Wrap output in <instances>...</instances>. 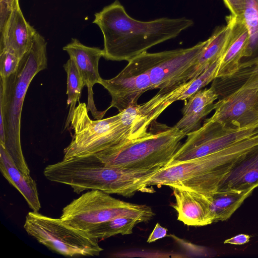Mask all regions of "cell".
<instances>
[{"label": "cell", "instance_id": "1", "mask_svg": "<svg viewBox=\"0 0 258 258\" xmlns=\"http://www.w3.org/2000/svg\"><path fill=\"white\" fill-rule=\"evenodd\" d=\"M94 17L93 23L103 36V57L112 61H129L194 25V21L185 17H162L149 21L135 19L118 0L96 13Z\"/></svg>", "mask_w": 258, "mask_h": 258}, {"label": "cell", "instance_id": "2", "mask_svg": "<svg viewBox=\"0 0 258 258\" xmlns=\"http://www.w3.org/2000/svg\"><path fill=\"white\" fill-rule=\"evenodd\" d=\"M43 174L50 181L71 186L77 194L99 190L128 198L143 190L147 178L143 169L107 164L95 156L62 160L47 166Z\"/></svg>", "mask_w": 258, "mask_h": 258}, {"label": "cell", "instance_id": "3", "mask_svg": "<svg viewBox=\"0 0 258 258\" xmlns=\"http://www.w3.org/2000/svg\"><path fill=\"white\" fill-rule=\"evenodd\" d=\"M46 46L45 38L38 32L31 48L21 59L17 71L0 81V109L6 133L4 146L17 168L27 176L30 175L21 148L22 110L31 81L39 72L47 68Z\"/></svg>", "mask_w": 258, "mask_h": 258}, {"label": "cell", "instance_id": "4", "mask_svg": "<svg viewBox=\"0 0 258 258\" xmlns=\"http://www.w3.org/2000/svg\"><path fill=\"white\" fill-rule=\"evenodd\" d=\"M258 146V133L201 157L166 165L147 181L149 186H176L202 195L216 191L235 162Z\"/></svg>", "mask_w": 258, "mask_h": 258}, {"label": "cell", "instance_id": "5", "mask_svg": "<svg viewBox=\"0 0 258 258\" xmlns=\"http://www.w3.org/2000/svg\"><path fill=\"white\" fill-rule=\"evenodd\" d=\"M186 136L175 126L170 127L154 120L145 135L93 156L107 164L117 167L161 168L171 162Z\"/></svg>", "mask_w": 258, "mask_h": 258}, {"label": "cell", "instance_id": "6", "mask_svg": "<svg viewBox=\"0 0 258 258\" xmlns=\"http://www.w3.org/2000/svg\"><path fill=\"white\" fill-rule=\"evenodd\" d=\"M154 215L148 206L117 199L99 190H90L64 207L60 218L72 227L87 232L99 224L118 217L146 222Z\"/></svg>", "mask_w": 258, "mask_h": 258}, {"label": "cell", "instance_id": "7", "mask_svg": "<svg viewBox=\"0 0 258 258\" xmlns=\"http://www.w3.org/2000/svg\"><path fill=\"white\" fill-rule=\"evenodd\" d=\"M24 228L39 243L64 256H97L103 250L98 244V239L67 224L60 218H54L38 212H29L26 217Z\"/></svg>", "mask_w": 258, "mask_h": 258}, {"label": "cell", "instance_id": "8", "mask_svg": "<svg viewBox=\"0 0 258 258\" xmlns=\"http://www.w3.org/2000/svg\"><path fill=\"white\" fill-rule=\"evenodd\" d=\"M85 103L76 106L71 122L74 135L64 150L63 160L95 155L113 147L115 143V128L120 113L105 119L92 120Z\"/></svg>", "mask_w": 258, "mask_h": 258}, {"label": "cell", "instance_id": "9", "mask_svg": "<svg viewBox=\"0 0 258 258\" xmlns=\"http://www.w3.org/2000/svg\"><path fill=\"white\" fill-rule=\"evenodd\" d=\"M257 133L258 125L228 131L217 122L206 120L199 129L187 134L186 140L168 165L213 153Z\"/></svg>", "mask_w": 258, "mask_h": 258}, {"label": "cell", "instance_id": "10", "mask_svg": "<svg viewBox=\"0 0 258 258\" xmlns=\"http://www.w3.org/2000/svg\"><path fill=\"white\" fill-rule=\"evenodd\" d=\"M207 42V39L189 48L141 54L153 89L167 92L179 86L180 77L194 62Z\"/></svg>", "mask_w": 258, "mask_h": 258}, {"label": "cell", "instance_id": "11", "mask_svg": "<svg viewBox=\"0 0 258 258\" xmlns=\"http://www.w3.org/2000/svg\"><path fill=\"white\" fill-rule=\"evenodd\" d=\"M215 112L206 120L217 122L228 131L258 125V84L243 86L215 103Z\"/></svg>", "mask_w": 258, "mask_h": 258}, {"label": "cell", "instance_id": "12", "mask_svg": "<svg viewBox=\"0 0 258 258\" xmlns=\"http://www.w3.org/2000/svg\"><path fill=\"white\" fill-rule=\"evenodd\" d=\"M101 85L109 93L111 107L121 112L137 104L140 97L145 92L153 90L149 72L140 55L128 61L126 67L115 77L101 79Z\"/></svg>", "mask_w": 258, "mask_h": 258}, {"label": "cell", "instance_id": "13", "mask_svg": "<svg viewBox=\"0 0 258 258\" xmlns=\"http://www.w3.org/2000/svg\"><path fill=\"white\" fill-rule=\"evenodd\" d=\"M63 50L74 61L87 88L88 111L95 119H102L108 109L103 111L97 109L94 101L93 87L95 84H99L102 79L99 73L98 64L100 59L103 56V49L85 45L78 39L72 38L71 42L63 47Z\"/></svg>", "mask_w": 258, "mask_h": 258}, {"label": "cell", "instance_id": "14", "mask_svg": "<svg viewBox=\"0 0 258 258\" xmlns=\"http://www.w3.org/2000/svg\"><path fill=\"white\" fill-rule=\"evenodd\" d=\"M226 20L230 25V31L216 78H224L234 74L242 59L246 57L250 44L249 31L242 17L230 14L226 17Z\"/></svg>", "mask_w": 258, "mask_h": 258}, {"label": "cell", "instance_id": "15", "mask_svg": "<svg viewBox=\"0 0 258 258\" xmlns=\"http://www.w3.org/2000/svg\"><path fill=\"white\" fill-rule=\"evenodd\" d=\"M37 33L25 19L18 4L0 31V50H9L21 59L31 48Z\"/></svg>", "mask_w": 258, "mask_h": 258}, {"label": "cell", "instance_id": "16", "mask_svg": "<svg viewBox=\"0 0 258 258\" xmlns=\"http://www.w3.org/2000/svg\"><path fill=\"white\" fill-rule=\"evenodd\" d=\"M175 198L171 206L177 220L190 226H203L214 222L208 205L199 193L176 186H170Z\"/></svg>", "mask_w": 258, "mask_h": 258}, {"label": "cell", "instance_id": "17", "mask_svg": "<svg viewBox=\"0 0 258 258\" xmlns=\"http://www.w3.org/2000/svg\"><path fill=\"white\" fill-rule=\"evenodd\" d=\"M257 186L258 146H256L237 159L222 180L217 191H253Z\"/></svg>", "mask_w": 258, "mask_h": 258}, {"label": "cell", "instance_id": "18", "mask_svg": "<svg viewBox=\"0 0 258 258\" xmlns=\"http://www.w3.org/2000/svg\"><path fill=\"white\" fill-rule=\"evenodd\" d=\"M230 31V25L216 28L194 62L184 72L180 78L179 86L191 80L207 70L224 54Z\"/></svg>", "mask_w": 258, "mask_h": 258}, {"label": "cell", "instance_id": "19", "mask_svg": "<svg viewBox=\"0 0 258 258\" xmlns=\"http://www.w3.org/2000/svg\"><path fill=\"white\" fill-rule=\"evenodd\" d=\"M219 97L214 88L200 90L190 96L182 109V116L174 125L187 134L199 129L203 119L214 110V101Z\"/></svg>", "mask_w": 258, "mask_h": 258}, {"label": "cell", "instance_id": "20", "mask_svg": "<svg viewBox=\"0 0 258 258\" xmlns=\"http://www.w3.org/2000/svg\"><path fill=\"white\" fill-rule=\"evenodd\" d=\"M0 170L8 181L22 195L34 212L41 208L35 181L23 174L17 168L5 146L0 143Z\"/></svg>", "mask_w": 258, "mask_h": 258}, {"label": "cell", "instance_id": "21", "mask_svg": "<svg viewBox=\"0 0 258 258\" xmlns=\"http://www.w3.org/2000/svg\"><path fill=\"white\" fill-rule=\"evenodd\" d=\"M258 84V55L241 61L232 75L215 78L211 86L223 97L243 86Z\"/></svg>", "mask_w": 258, "mask_h": 258}, {"label": "cell", "instance_id": "22", "mask_svg": "<svg viewBox=\"0 0 258 258\" xmlns=\"http://www.w3.org/2000/svg\"><path fill=\"white\" fill-rule=\"evenodd\" d=\"M252 190L216 191L211 194H201L206 201L214 222L225 221L241 205Z\"/></svg>", "mask_w": 258, "mask_h": 258}, {"label": "cell", "instance_id": "23", "mask_svg": "<svg viewBox=\"0 0 258 258\" xmlns=\"http://www.w3.org/2000/svg\"><path fill=\"white\" fill-rule=\"evenodd\" d=\"M221 58L212 63L197 78L184 83L168 93V101L172 103L187 100L193 94L212 82L217 76Z\"/></svg>", "mask_w": 258, "mask_h": 258}, {"label": "cell", "instance_id": "24", "mask_svg": "<svg viewBox=\"0 0 258 258\" xmlns=\"http://www.w3.org/2000/svg\"><path fill=\"white\" fill-rule=\"evenodd\" d=\"M139 223L141 222L135 218L118 217L99 224L87 232L94 238L104 239L117 234H131Z\"/></svg>", "mask_w": 258, "mask_h": 258}, {"label": "cell", "instance_id": "25", "mask_svg": "<svg viewBox=\"0 0 258 258\" xmlns=\"http://www.w3.org/2000/svg\"><path fill=\"white\" fill-rule=\"evenodd\" d=\"M67 76V104L70 106L64 129L71 124L77 102H79L82 90L85 86L83 80L73 60L70 58L63 65Z\"/></svg>", "mask_w": 258, "mask_h": 258}, {"label": "cell", "instance_id": "26", "mask_svg": "<svg viewBox=\"0 0 258 258\" xmlns=\"http://www.w3.org/2000/svg\"><path fill=\"white\" fill-rule=\"evenodd\" d=\"M250 35V44L246 58L258 55V0H245L242 15Z\"/></svg>", "mask_w": 258, "mask_h": 258}, {"label": "cell", "instance_id": "27", "mask_svg": "<svg viewBox=\"0 0 258 258\" xmlns=\"http://www.w3.org/2000/svg\"><path fill=\"white\" fill-rule=\"evenodd\" d=\"M21 59L6 49L0 50V76L6 79L18 70Z\"/></svg>", "mask_w": 258, "mask_h": 258}, {"label": "cell", "instance_id": "28", "mask_svg": "<svg viewBox=\"0 0 258 258\" xmlns=\"http://www.w3.org/2000/svg\"><path fill=\"white\" fill-rule=\"evenodd\" d=\"M232 16L242 17L244 10L245 0H223Z\"/></svg>", "mask_w": 258, "mask_h": 258}, {"label": "cell", "instance_id": "29", "mask_svg": "<svg viewBox=\"0 0 258 258\" xmlns=\"http://www.w3.org/2000/svg\"><path fill=\"white\" fill-rule=\"evenodd\" d=\"M167 229L162 227L159 223H157L150 234L147 242L152 243L158 239L163 238L167 236Z\"/></svg>", "mask_w": 258, "mask_h": 258}, {"label": "cell", "instance_id": "30", "mask_svg": "<svg viewBox=\"0 0 258 258\" xmlns=\"http://www.w3.org/2000/svg\"><path fill=\"white\" fill-rule=\"evenodd\" d=\"M250 236L244 234H240L224 241V243L235 245H242L249 242Z\"/></svg>", "mask_w": 258, "mask_h": 258}, {"label": "cell", "instance_id": "31", "mask_svg": "<svg viewBox=\"0 0 258 258\" xmlns=\"http://www.w3.org/2000/svg\"><path fill=\"white\" fill-rule=\"evenodd\" d=\"M19 4V0H0V6L14 9Z\"/></svg>", "mask_w": 258, "mask_h": 258}]
</instances>
